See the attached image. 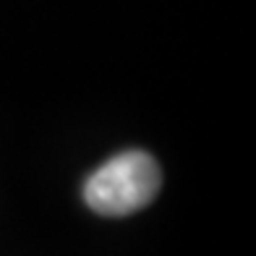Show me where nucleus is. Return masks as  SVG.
Segmentation results:
<instances>
[{
  "mask_svg": "<svg viewBox=\"0 0 256 256\" xmlns=\"http://www.w3.org/2000/svg\"><path fill=\"white\" fill-rule=\"evenodd\" d=\"M162 188V170L157 160L128 149L100 165L84 183V202L102 217H126L149 206Z\"/></svg>",
  "mask_w": 256,
  "mask_h": 256,
  "instance_id": "f257e3e1",
  "label": "nucleus"
}]
</instances>
